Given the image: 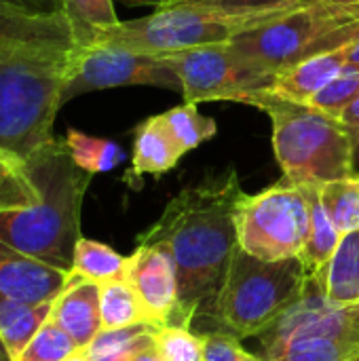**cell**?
Returning <instances> with one entry per match:
<instances>
[{"instance_id": "obj_5", "label": "cell", "mask_w": 359, "mask_h": 361, "mask_svg": "<svg viewBox=\"0 0 359 361\" xmlns=\"http://www.w3.org/2000/svg\"><path fill=\"white\" fill-rule=\"evenodd\" d=\"M271 116L273 150L284 180L296 186L326 184L355 173V137L339 116L256 89L245 99Z\"/></svg>"}, {"instance_id": "obj_2", "label": "cell", "mask_w": 359, "mask_h": 361, "mask_svg": "<svg viewBox=\"0 0 359 361\" xmlns=\"http://www.w3.org/2000/svg\"><path fill=\"white\" fill-rule=\"evenodd\" d=\"M28 167L40 201L28 209L0 214V241L49 267L72 271L91 173L72 161L66 142L59 140L28 157Z\"/></svg>"}, {"instance_id": "obj_8", "label": "cell", "mask_w": 359, "mask_h": 361, "mask_svg": "<svg viewBox=\"0 0 359 361\" xmlns=\"http://www.w3.org/2000/svg\"><path fill=\"white\" fill-rule=\"evenodd\" d=\"M72 57V55H70ZM70 57L61 61L0 63V146L23 159L55 140Z\"/></svg>"}, {"instance_id": "obj_1", "label": "cell", "mask_w": 359, "mask_h": 361, "mask_svg": "<svg viewBox=\"0 0 359 361\" xmlns=\"http://www.w3.org/2000/svg\"><path fill=\"white\" fill-rule=\"evenodd\" d=\"M245 192L235 169L182 188L138 243L165 245L178 267L180 326L214 319V307L237 243V205Z\"/></svg>"}, {"instance_id": "obj_10", "label": "cell", "mask_w": 359, "mask_h": 361, "mask_svg": "<svg viewBox=\"0 0 359 361\" xmlns=\"http://www.w3.org/2000/svg\"><path fill=\"white\" fill-rule=\"evenodd\" d=\"M135 85L180 89L176 72L161 57L95 42L85 49H74L63 89V104L80 93Z\"/></svg>"}, {"instance_id": "obj_18", "label": "cell", "mask_w": 359, "mask_h": 361, "mask_svg": "<svg viewBox=\"0 0 359 361\" xmlns=\"http://www.w3.org/2000/svg\"><path fill=\"white\" fill-rule=\"evenodd\" d=\"M313 281L332 305L359 302V231L341 237L334 256L326 264L324 273Z\"/></svg>"}, {"instance_id": "obj_3", "label": "cell", "mask_w": 359, "mask_h": 361, "mask_svg": "<svg viewBox=\"0 0 359 361\" xmlns=\"http://www.w3.org/2000/svg\"><path fill=\"white\" fill-rule=\"evenodd\" d=\"M305 0H188L154 8V13L121 21L97 42L125 47L146 55H167L195 47L229 44L235 38L260 30Z\"/></svg>"}, {"instance_id": "obj_34", "label": "cell", "mask_w": 359, "mask_h": 361, "mask_svg": "<svg viewBox=\"0 0 359 361\" xmlns=\"http://www.w3.org/2000/svg\"><path fill=\"white\" fill-rule=\"evenodd\" d=\"M341 123L351 131V135L355 137V142H359V97L351 104L347 106L341 114H339Z\"/></svg>"}, {"instance_id": "obj_17", "label": "cell", "mask_w": 359, "mask_h": 361, "mask_svg": "<svg viewBox=\"0 0 359 361\" xmlns=\"http://www.w3.org/2000/svg\"><path fill=\"white\" fill-rule=\"evenodd\" d=\"M186 154L180 142L171 135L167 125L163 123L161 114L146 118L135 129L133 140V159H131V173L129 178H142L146 173L161 176L167 173L178 165V161Z\"/></svg>"}, {"instance_id": "obj_38", "label": "cell", "mask_w": 359, "mask_h": 361, "mask_svg": "<svg viewBox=\"0 0 359 361\" xmlns=\"http://www.w3.org/2000/svg\"><path fill=\"white\" fill-rule=\"evenodd\" d=\"M63 361H91V357H89V351L85 347V349H76L72 355H68Z\"/></svg>"}, {"instance_id": "obj_28", "label": "cell", "mask_w": 359, "mask_h": 361, "mask_svg": "<svg viewBox=\"0 0 359 361\" xmlns=\"http://www.w3.org/2000/svg\"><path fill=\"white\" fill-rule=\"evenodd\" d=\"M161 118L186 152L212 140L218 131L216 121L201 114L197 104H182L178 108H171L163 112Z\"/></svg>"}, {"instance_id": "obj_11", "label": "cell", "mask_w": 359, "mask_h": 361, "mask_svg": "<svg viewBox=\"0 0 359 361\" xmlns=\"http://www.w3.org/2000/svg\"><path fill=\"white\" fill-rule=\"evenodd\" d=\"M176 72L184 104L201 102H237L245 104L248 95L264 89V82L254 78L235 57L229 44L195 47L161 55Z\"/></svg>"}, {"instance_id": "obj_16", "label": "cell", "mask_w": 359, "mask_h": 361, "mask_svg": "<svg viewBox=\"0 0 359 361\" xmlns=\"http://www.w3.org/2000/svg\"><path fill=\"white\" fill-rule=\"evenodd\" d=\"M345 49H334L328 53L311 55V57L277 72L269 80L264 91L275 97H281L286 102L309 104L347 66Z\"/></svg>"}, {"instance_id": "obj_7", "label": "cell", "mask_w": 359, "mask_h": 361, "mask_svg": "<svg viewBox=\"0 0 359 361\" xmlns=\"http://www.w3.org/2000/svg\"><path fill=\"white\" fill-rule=\"evenodd\" d=\"M258 338L264 361H358L359 302L332 305L309 279L300 300Z\"/></svg>"}, {"instance_id": "obj_19", "label": "cell", "mask_w": 359, "mask_h": 361, "mask_svg": "<svg viewBox=\"0 0 359 361\" xmlns=\"http://www.w3.org/2000/svg\"><path fill=\"white\" fill-rule=\"evenodd\" d=\"M303 190H305L309 207H311V231H309V239H307V245L303 250L300 262L305 267L307 277L317 279L324 273L330 258L334 256L343 235L339 233V228L334 226V222L330 220L328 212L322 205L320 186L317 184H305Z\"/></svg>"}, {"instance_id": "obj_22", "label": "cell", "mask_w": 359, "mask_h": 361, "mask_svg": "<svg viewBox=\"0 0 359 361\" xmlns=\"http://www.w3.org/2000/svg\"><path fill=\"white\" fill-rule=\"evenodd\" d=\"M40 190L30 173L28 159L0 146V214L34 207Z\"/></svg>"}, {"instance_id": "obj_37", "label": "cell", "mask_w": 359, "mask_h": 361, "mask_svg": "<svg viewBox=\"0 0 359 361\" xmlns=\"http://www.w3.org/2000/svg\"><path fill=\"white\" fill-rule=\"evenodd\" d=\"M345 51H347V63L358 66L359 68V40L358 42H353V44H349Z\"/></svg>"}, {"instance_id": "obj_6", "label": "cell", "mask_w": 359, "mask_h": 361, "mask_svg": "<svg viewBox=\"0 0 359 361\" xmlns=\"http://www.w3.org/2000/svg\"><path fill=\"white\" fill-rule=\"evenodd\" d=\"M307 281L298 258L267 262L237 247L216 298L214 322L237 338L262 336L300 300Z\"/></svg>"}, {"instance_id": "obj_24", "label": "cell", "mask_w": 359, "mask_h": 361, "mask_svg": "<svg viewBox=\"0 0 359 361\" xmlns=\"http://www.w3.org/2000/svg\"><path fill=\"white\" fill-rule=\"evenodd\" d=\"M127 262H129V256H121L110 245L80 237L74 247V260H72L70 273L80 275V277L102 286L108 281L125 279Z\"/></svg>"}, {"instance_id": "obj_31", "label": "cell", "mask_w": 359, "mask_h": 361, "mask_svg": "<svg viewBox=\"0 0 359 361\" xmlns=\"http://www.w3.org/2000/svg\"><path fill=\"white\" fill-rule=\"evenodd\" d=\"M157 347L165 361H205L203 334L190 332L182 326H161L157 332Z\"/></svg>"}, {"instance_id": "obj_27", "label": "cell", "mask_w": 359, "mask_h": 361, "mask_svg": "<svg viewBox=\"0 0 359 361\" xmlns=\"http://www.w3.org/2000/svg\"><path fill=\"white\" fill-rule=\"evenodd\" d=\"M320 199L341 235L359 231V176L320 184Z\"/></svg>"}, {"instance_id": "obj_12", "label": "cell", "mask_w": 359, "mask_h": 361, "mask_svg": "<svg viewBox=\"0 0 359 361\" xmlns=\"http://www.w3.org/2000/svg\"><path fill=\"white\" fill-rule=\"evenodd\" d=\"M74 49L61 8L51 13H0V63L61 61Z\"/></svg>"}, {"instance_id": "obj_20", "label": "cell", "mask_w": 359, "mask_h": 361, "mask_svg": "<svg viewBox=\"0 0 359 361\" xmlns=\"http://www.w3.org/2000/svg\"><path fill=\"white\" fill-rule=\"evenodd\" d=\"M53 302L44 305H28L21 300H13L0 294V338L8 351L11 361L21 357L28 343L40 330V326L49 319Z\"/></svg>"}, {"instance_id": "obj_30", "label": "cell", "mask_w": 359, "mask_h": 361, "mask_svg": "<svg viewBox=\"0 0 359 361\" xmlns=\"http://www.w3.org/2000/svg\"><path fill=\"white\" fill-rule=\"evenodd\" d=\"M359 97V68L347 63L311 102L309 106L339 116L347 106H351Z\"/></svg>"}, {"instance_id": "obj_23", "label": "cell", "mask_w": 359, "mask_h": 361, "mask_svg": "<svg viewBox=\"0 0 359 361\" xmlns=\"http://www.w3.org/2000/svg\"><path fill=\"white\" fill-rule=\"evenodd\" d=\"M102 330H118L135 324H154L138 292L127 279L108 281L99 286Z\"/></svg>"}, {"instance_id": "obj_21", "label": "cell", "mask_w": 359, "mask_h": 361, "mask_svg": "<svg viewBox=\"0 0 359 361\" xmlns=\"http://www.w3.org/2000/svg\"><path fill=\"white\" fill-rule=\"evenodd\" d=\"M76 49L97 42L102 32L121 23L112 0H59Z\"/></svg>"}, {"instance_id": "obj_9", "label": "cell", "mask_w": 359, "mask_h": 361, "mask_svg": "<svg viewBox=\"0 0 359 361\" xmlns=\"http://www.w3.org/2000/svg\"><path fill=\"white\" fill-rule=\"evenodd\" d=\"M311 231V207L303 186L279 182L237 205V243L267 262L303 256Z\"/></svg>"}, {"instance_id": "obj_26", "label": "cell", "mask_w": 359, "mask_h": 361, "mask_svg": "<svg viewBox=\"0 0 359 361\" xmlns=\"http://www.w3.org/2000/svg\"><path fill=\"white\" fill-rule=\"evenodd\" d=\"M63 142L72 161L91 176L112 171L125 159V152L118 144L104 137L87 135L78 129H68Z\"/></svg>"}, {"instance_id": "obj_14", "label": "cell", "mask_w": 359, "mask_h": 361, "mask_svg": "<svg viewBox=\"0 0 359 361\" xmlns=\"http://www.w3.org/2000/svg\"><path fill=\"white\" fill-rule=\"evenodd\" d=\"M70 271L49 267L8 243L0 241V294L28 305L53 302L66 283Z\"/></svg>"}, {"instance_id": "obj_25", "label": "cell", "mask_w": 359, "mask_h": 361, "mask_svg": "<svg viewBox=\"0 0 359 361\" xmlns=\"http://www.w3.org/2000/svg\"><path fill=\"white\" fill-rule=\"evenodd\" d=\"M159 324H135L118 330H102L87 347L91 361H127L133 353L157 343Z\"/></svg>"}, {"instance_id": "obj_36", "label": "cell", "mask_w": 359, "mask_h": 361, "mask_svg": "<svg viewBox=\"0 0 359 361\" xmlns=\"http://www.w3.org/2000/svg\"><path fill=\"white\" fill-rule=\"evenodd\" d=\"M127 4H138V6H154V8H163V6H171L178 2H188V0H125Z\"/></svg>"}, {"instance_id": "obj_39", "label": "cell", "mask_w": 359, "mask_h": 361, "mask_svg": "<svg viewBox=\"0 0 359 361\" xmlns=\"http://www.w3.org/2000/svg\"><path fill=\"white\" fill-rule=\"evenodd\" d=\"M358 361H359V360H358Z\"/></svg>"}, {"instance_id": "obj_35", "label": "cell", "mask_w": 359, "mask_h": 361, "mask_svg": "<svg viewBox=\"0 0 359 361\" xmlns=\"http://www.w3.org/2000/svg\"><path fill=\"white\" fill-rule=\"evenodd\" d=\"M127 361H165V357H163V353L159 351V347H157V343H154V345H150V347L140 349L138 353H133Z\"/></svg>"}, {"instance_id": "obj_13", "label": "cell", "mask_w": 359, "mask_h": 361, "mask_svg": "<svg viewBox=\"0 0 359 361\" xmlns=\"http://www.w3.org/2000/svg\"><path fill=\"white\" fill-rule=\"evenodd\" d=\"M125 279L159 326H180V281L171 252L161 243H138Z\"/></svg>"}, {"instance_id": "obj_4", "label": "cell", "mask_w": 359, "mask_h": 361, "mask_svg": "<svg viewBox=\"0 0 359 361\" xmlns=\"http://www.w3.org/2000/svg\"><path fill=\"white\" fill-rule=\"evenodd\" d=\"M358 40L359 0H305L286 17L235 38L231 49L267 87L277 72Z\"/></svg>"}, {"instance_id": "obj_29", "label": "cell", "mask_w": 359, "mask_h": 361, "mask_svg": "<svg viewBox=\"0 0 359 361\" xmlns=\"http://www.w3.org/2000/svg\"><path fill=\"white\" fill-rule=\"evenodd\" d=\"M80 349L72 336L49 315V319L40 326L34 338L23 349L21 357L17 361H63Z\"/></svg>"}, {"instance_id": "obj_33", "label": "cell", "mask_w": 359, "mask_h": 361, "mask_svg": "<svg viewBox=\"0 0 359 361\" xmlns=\"http://www.w3.org/2000/svg\"><path fill=\"white\" fill-rule=\"evenodd\" d=\"M59 11V0H0V13H51Z\"/></svg>"}, {"instance_id": "obj_15", "label": "cell", "mask_w": 359, "mask_h": 361, "mask_svg": "<svg viewBox=\"0 0 359 361\" xmlns=\"http://www.w3.org/2000/svg\"><path fill=\"white\" fill-rule=\"evenodd\" d=\"M51 317L72 336L80 349L89 347L102 332L99 283L72 273L61 294L53 300Z\"/></svg>"}, {"instance_id": "obj_32", "label": "cell", "mask_w": 359, "mask_h": 361, "mask_svg": "<svg viewBox=\"0 0 359 361\" xmlns=\"http://www.w3.org/2000/svg\"><path fill=\"white\" fill-rule=\"evenodd\" d=\"M203 343L205 361H264L262 357L250 353L245 347H241L237 336L222 330L203 334Z\"/></svg>"}]
</instances>
